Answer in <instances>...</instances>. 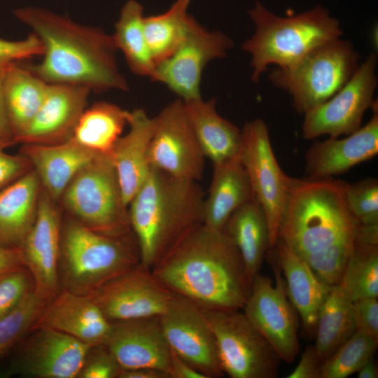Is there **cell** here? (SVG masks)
<instances>
[{"label": "cell", "mask_w": 378, "mask_h": 378, "mask_svg": "<svg viewBox=\"0 0 378 378\" xmlns=\"http://www.w3.org/2000/svg\"><path fill=\"white\" fill-rule=\"evenodd\" d=\"M372 110L371 119L346 137H329L313 144L305 155L309 177L330 178L342 174L377 155L378 104Z\"/></svg>", "instance_id": "cell-21"}, {"label": "cell", "mask_w": 378, "mask_h": 378, "mask_svg": "<svg viewBox=\"0 0 378 378\" xmlns=\"http://www.w3.org/2000/svg\"><path fill=\"white\" fill-rule=\"evenodd\" d=\"M278 265L284 276L289 300L299 314L305 331L316 332L320 307L330 286L321 281L307 263L283 241L274 245Z\"/></svg>", "instance_id": "cell-25"}, {"label": "cell", "mask_w": 378, "mask_h": 378, "mask_svg": "<svg viewBox=\"0 0 378 378\" xmlns=\"http://www.w3.org/2000/svg\"><path fill=\"white\" fill-rule=\"evenodd\" d=\"M143 10L136 1H127L121 9L112 37L133 73L158 82L157 65L144 34Z\"/></svg>", "instance_id": "cell-31"}, {"label": "cell", "mask_w": 378, "mask_h": 378, "mask_svg": "<svg viewBox=\"0 0 378 378\" xmlns=\"http://www.w3.org/2000/svg\"><path fill=\"white\" fill-rule=\"evenodd\" d=\"M241 134L239 159L254 197L265 211L272 248L278 239L291 177L281 169L276 160L269 130L263 120L247 122L241 129Z\"/></svg>", "instance_id": "cell-10"}, {"label": "cell", "mask_w": 378, "mask_h": 378, "mask_svg": "<svg viewBox=\"0 0 378 378\" xmlns=\"http://www.w3.org/2000/svg\"><path fill=\"white\" fill-rule=\"evenodd\" d=\"M358 378H377L378 370L374 358L365 363L357 372Z\"/></svg>", "instance_id": "cell-50"}, {"label": "cell", "mask_w": 378, "mask_h": 378, "mask_svg": "<svg viewBox=\"0 0 378 378\" xmlns=\"http://www.w3.org/2000/svg\"><path fill=\"white\" fill-rule=\"evenodd\" d=\"M130 115V111L115 104L97 102L84 110L71 138L92 151L110 154L128 125Z\"/></svg>", "instance_id": "cell-33"}, {"label": "cell", "mask_w": 378, "mask_h": 378, "mask_svg": "<svg viewBox=\"0 0 378 378\" xmlns=\"http://www.w3.org/2000/svg\"><path fill=\"white\" fill-rule=\"evenodd\" d=\"M378 340L358 331L344 342L321 365V378H345L374 358Z\"/></svg>", "instance_id": "cell-37"}, {"label": "cell", "mask_w": 378, "mask_h": 378, "mask_svg": "<svg viewBox=\"0 0 378 378\" xmlns=\"http://www.w3.org/2000/svg\"><path fill=\"white\" fill-rule=\"evenodd\" d=\"M121 368L104 344L90 349L80 378H118Z\"/></svg>", "instance_id": "cell-41"}, {"label": "cell", "mask_w": 378, "mask_h": 378, "mask_svg": "<svg viewBox=\"0 0 378 378\" xmlns=\"http://www.w3.org/2000/svg\"><path fill=\"white\" fill-rule=\"evenodd\" d=\"M160 319L172 351L206 378L224 375L214 334L200 307L174 294Z\"/></svg>", "instance_id": "cell-15"}, {"label": "cell", "mask_w": 378, "mask_h": 378, "mask_svg": "<svg viewBox=\"0 0 378 378\" xmlns=\"http://www.w3.org/2000/svg\"><path fill=\"white\" fill-rule=\"evenodd\" d=\"M97 153L72 138L56 144H24L20 149V154L29 159L36 172L42 188L56 202L74 177Z\"/></svg>", "instance_id": "cell-23"}, {"label": "cell", "mask_w": 378, "mask_h": 378, "mask_svg": "<svg viewBox=\"0 0 378 378\" xmlns=\"http://www.w3.org/2000/svg\"><path fill=\"white\" fill-rule=\"evenodd\" d=\"M168 290L201 309L240 310L251 291L242 258L223 230L201 224L150 270Z\"/></svg>", "instance_id": "cell-1"}, {"label": "cell", "mask_w": 378, "mask_h": 378, "mask_svg": "<svg viewBox=\"0 0 378 378\" xmlns=\"http://www.w3.org/2000/svg\"><path fill=\"white\" fill-rule=\"evenodd\" d=\"M32 330V335L13 359L6 374L35 378L78 377L91 346L48 327H37Z\"/></svg>", "instance_id": "cell-17"}, {"label": "cell", "mask_w": 378, "mask_h": 378, "mask_svg": "<svg viewBox=\"0 0 378 378\" xmlns=\"http://www.w3.org/2000/svg\"><path fill=\"white\" fill-rule=\"evenodd\" d=\"M30 276L24 267L0 275V318L11 312L34 288Z\"/></svg>", "instance_id": "cell-40"}, {"label": "cell", "mask_w": 378, "mask_h": 378, "mask_svg": "<svg viewBox=\"0 0 378 378\" xmlns=\"http://www.w3.org/2000/svg\"><path fill=\"white\" fill-rule=\"evenodd\" d=\"M86 296L111 322H115L160 316L174 294L158 281L150 269L139 263Z\"/></svg>", "instance_id": "cell-16"}, {"label": "cell", "mask_w": 378, "mask_h": 378, "mask_svg": "<svg viewBox=\"0 0 378 378\" xmlns=\"http://www.w3.org/2000/svg\"><path fill=\"white\" fill-rule=\"evenodd\" d=\"M183 102L188 119L206 158L215 164L239 155L241 129L218 113L215 99L205 101L200 97Z\"/></svg>", "instance_id": "cell-28"}, {"label": "cell", "mask_w": 378, "mask_h": 378, "mask_svg": "<svg viewBox=\"0 0 378 378\" xmlns=\"http://www.w3.org/2000/svg\"><path fill=\"white\" fill-rule=\"evenodd\" d=\"M62 226L56 202L42 188L34 223L20 249L34 290L48 302L62 290L59 276Z\"/></svg>", "instance_id": "cell-18"}, {"label": "cell", "mask_w": 378, "mask_h": 378, "mask_svg": "<svg viewBox=\"0 0 378 378\" xmlns=\"http://www.w3.org/2000/svg\"><path fill=\"white\" fill-rule=\"evenodd\" d=\"M204 201L197 181L150 167L128 205L144 267L151 270L184 235L203 224Z\"/></svg>", "instance_id": "cell-3"}, {"label": "cell", "mask_w": 378, "mask_h": 378, "mask_svg": "<svg viewBox=\"0 0 378 378\" xmlns=\"http://www.w3.org/2000/svg\"><path fill=\"white\" fill-rule=\"evenodd\" d=\"M353 300L341 284L331 286L317 318L314 344L323 360L356 331Z\"/></svg>", "instance_id": "cell-32"}, {"label": "cell", "mask_w": 378, "mask_h": 378, "mask_svg": "<svg viewBox=\"0 0 378 378\" xmlns=\"http://www.w3.org/2000/svg\"><path fill=\"white\" fill-rule=\"evenodd\" d=\"M23 267L20 248L0 246V275Z\"/></svg>", "instance_id": "cell-48"}, {"label": "cell", "mask_w": 378, "mask_h": 378, "mask_svg": "<svg viewBox=\"0 0 378 378\" xmlns=\"http://www.w3.org/2000/svg\"><path fill=\"white\" fill-rule=\"evenodd\" d=\"M377 57L369 55L349 80L329 99L304 114L302 136L308 140L323 135L337 138L349 135L362 125L368 109L377 104Z\"/></svg>", "instance_id": "cell-11"}, {"label": "cell", "mask_w": 378, "mask_h": 378, "mask_svg": "<svg viewBox=\"0 0 378 378\" xmlns=\"http://www.w3.org/2000/svg\"><path fill=\"white\" fill-rule=\"evenodd\" d=\"M10 146L0 141V188L12 183L32 169V165L24 155H11L4 149Z\"/></svg>", "instance_id": "cell-44"}, {"label": "cell", "mask_w": 378, "mask_h": 378, "mask_svg": "<svg viewBox=\"0 0 378 378\" xmlns=\"http://www.w3.org/2000/svg\"><path fill=\"white\" fill-rule=\"evenodd\" d=\"M90 91L84 86L48 84L41 107L18 144H56L71 139Z\"/></svg>", "instance_id": "cell-20"}, {"label": "cell", "mask_w": 378, "mask_h": 378, "mask_svg": "<svg viewBox=\"0 0 378 378\" xmlns=\"http://www.w3.org/2000/svg\"><path fill=\"white\" fill-rule=\"evenodd\" d=\"M344 200L348 210L361 226H378V180L367 178L344 183Z\"/></svg>", "instance_id": "cell-38"}, {"label": "cell", "mask_w": 378, "mask_h": 378, "mask_svg": "<svg viewBox=\"0 0 378 378\" xmlns=\"http://www.w3.org/2000/svg\"><path fill=\"white\" fill-rule=\"evenodd\" d=\"M148 160L150 167L178 178L198 181L202 177L205 155L178 99L155 117Z\"/></svg>", "instance_id": "cell-13"}, {"label": "cell", "mask_w": 378, "mask_h": 378, "mask_svg": "<svg viewBox=\"0 0 378 378\" xmlns=\"http://www.w3.org/2000/svg\"><path fill=\"white\" fill-rule=\"evenodd\" d=\"M48 327L88 344H104L112 327L99 307L88 296L62 290L48 303L34 328Z\"/></svg>", "instance_id": "cell-22"}, {"label": "cell", "mask_w": 378, "mask_h": 378, "mask_svg": "<svg viewBox=\"0 0 378 378\" xmlns=\"http://www.w3.org/2000/svg\"><path fill=\"white\" fill-rule=\"evenodd\" d=\"M48 85V83L21 62L11 63L6 66L5 102L15 144L41 107Z\"/></svg>", "instance_id": "cell-30"}, {"label": "cell", "mask_w": 378, "mask_h": 378, "mask_svg": "<svg viewBox=\"0 0 378 378\" xmlns=\"http://www.w3.org/2000/svg\"><path fill=\"white\" fill-rule=\"evenodd\" d=\"M323 360L314 345L307 346L295 369L286 378H321Z\"/></svg>", "instance_id": "cell-45"}, {"label": "cell", "mask_w": 378, "mask_h": 378, "mask_svg": "<svg viewBox=\"0 0 378 378\" xmlns=\"http://www.w3.org/2000/svg\"><path fill=\"white\" fill-rule=\"evenodd\" d=\"M171 351L169 374L170 378H206L186 361Z\"/></svg>", "instance_id": "cell-47"}, {"label": "cell", "mask_w": 378, "mask_h": 378, "mask_svg": "<svg viewBox=\"0 0 378 378\" xmlns=\"http://www.w3.org/2000/svg\"><path fill=\"white\" fill-rule=\"evenodd\" d=\"M14 15L43 46L42 61L24 65L47 83L84 86L97 92L128 90L118 68L112 35L41 8H20Z\"/></svg>", "instance_id": "cell-2"}, {"label": "cell", "mask_w": 378, "mask_h": 378, "mask_svg": "<svg viewBox=\"0 0 378 378\" xmlns=\"http://www.w3.org/2000/svg\"><path fill=\"white\" fill-rule=\"evenodd\" d=\"M153 125V118L144 109L133 110L128 121L129 132L117 140L110 153L127 206L150 169L148 153Z\"/></svg>", "instance_id": "cell-24"}, {"label": "cell", "mask_w": 378, "mask_h": 378, "mask_svg": "<svg viewBox=\"0 0 378 378\" xmlns=\"http://www.w3.org/2000/svg\"><path fill=\"white\" fill-rule=\"evenodd\" d=\"M232 46L228 36L220 31H209L193 18L178 47L157 64L158 82L167 85L183 102L200 98L205 66L211 60L226 57Z\"/></svg>", "instance_id": "cell-14"}, {"label": "cell", "mask_w": 378, "mask_h": 378, "mask_svg": "<svg viewBox=\"0 0 378 378\" xmlns=\"http://www.w3.org/2000/svg\"><path fill=\"white\" fill-rule=\"evenodd\" d=\"M191 0H176L164 13L144 18L147 44L156 64L169 57L186 37L193 17L187 10Z\"/></svg>", "instance_id": "cell-35"}, {"label": "cell", "mask_w": 378, "mask_h": 378, "mask_svg": "<svg viewBox=\"0 0 378 378\" xmlns=\"http://www.w3.org/2000/svg\"><path fill=\"white\" fill-rule=\"evenodd\" d=\"M71 218L99 233L132 232L111 154L98 153L71 181L60 199Z\"/></svg>", "instance_id": "cell-8"}, {"label": "cell", "mask_w": 378, "mask_h": 378, "mask_svg": "<svg viewBox=\"0 0 378 378\" xmlns=\"http://www.w3.org/2000/svg\"><path fill=\"white\" fill-rule=\"evenodd\" d=\"M104 344L121 369L153 368L169 375L171 351L160 316L112 322Z\"/></svg>", "instance_id": "cell-19"}, {"label": "cell", "mask_w": 378, "mask_h": 378, "mask_svg": "<svg viewBox=\"0 0 378 378\" xmlns=\"http://www.w3.org/2000/svg\"><path fill=\"white\" fill-rule=\"evenodd\" d=\"M354 300L378 296V235L358 229L340 283Z\"/></svg>", "instance_id": "cell-34"}, {"label": "cell", "mask_w": 378, "mask_h": 378, "mask_svg": "<svg viewBox=\"0 0 378 378\" xmlns=\"http://www.w3.org/2000/svg\"><path fill=\"white\" fill-rule=\"evenodd\" d=\"M6 66H0V141L11 146L15 143L8 118L4 97V74Z\"/></svg>", "instance_id": "cell-46"}, {"label": "cell", "mask_w": 378, "mask_h": 378, "mask_svg": "<svg viewBox=\"0 0 378 378\" xmlns=\"http://www.w3.org/2000/svg\"><path fill=\"white\" fill-rule=\"evenodd\" d=\"M356 236L302 258L316 276L331 286L340 283Z\"/></svg>", "instance_id": "cell-39"}, {"label": "cell", "mask_w": 378, "mask_h": 378, "mask_svg": "<svg viewBox=\"0 0 378 378\" xmlns=\"http://www.w3.org/2000/svg\"><path fill=\"white\" fill-rule=\"evenodd\" d=\"M140 263L133 232L99 233L71 218L62 226L59 276L62 290L87 295Z\"/></svg>", "instance_id": "cell-6"}, {"label": "cell", "mask_w": 378, "mask_h": 378, "mask_svg": "<svg viewBox=\"0 0 378 378\" xmlns=\"http://www.w3.org/2000/svg\"><path fill=\"white\" fill-rule=\"evenodd\" d=\"M48 302L33 288L11 312L0 318V361L32 330Z\"/></svg>", "instance_id": "cell-36"}, {"label": "cell", "mask_w": 378, "mask_h": 378, "mask_svg": "<svg viewBox=\"0 0 378 378\" xmlns=\"http://www.w3.org/2000/svg\"><path fill=\"white\" fill-rule=\"evenodd\" d=\"M118 378H170L164 371L153 368L121 369Z\"/></svg>", "instance_id": "cell-49"}, {"label": "cell", "mask_w": 378, "mask_h": 378, "mask_svg": "<svg viewBox=\"0 0 378 378\" xmlns=\"http://www.w3.org/2000/svg\"><path fill=\"white\" fill-rule=\"evenodd\" d=\"M43 51L41 41L34 33L20 41L0 38V66L21 62L34 56L43 55Z\"/></svg>", "instance_id": "cell-42"}, {"label": "cell", "mask_w": 378, "mask_h": 378, "mask_svg": "<svg viewBox=\"0 0 378 378\" xmlns=\"http://www.w3.org/2000/svg\"><path fill=\"white\" fill-rule=\"evenodd\" d=\"M345 181L291 177L278 240L300 258L354 238L358 224L344 200Z\"/></svg>", "instance_id": "cell-4"}, {"label": "cell", "mask_w": 378, "mask_h": 378, "mask_svg": "<svg viewBox=\"0 0 378 378\" xmlns=\"http://www.w3.org/2000/svg\"><path fill=\"white\" fill-rule=\"evenodd\" d=\"M274 272L275 284L266 276L255 275L242 309L281 360L290 363L300 350L297 312L288 299L279 265H274Z\"/></svg>", "instance_id": "cell-12"}, {"label": "cell", "mask_w": 378, "mask_h": 378, "mask_svg": "<svg viewBox=\"0 0 378 378\" xmlns=\"http://www.w3.org/2000/svg\"><path fill=\"white\" fill-rule=\"evenodd\" d=\"M41 189L33 168L0 188V246L20 248L34 223Z\"/></svg>", "instance_id": "cell-26"}, {"label": "cell", "mask_w": 378, "mask_h": 378, "mask_svg": "<svg viewBox=\"0 0 378 378\" xmlns=\"http://www.w3.org/2000/svg\"><path fill=\"white\" fill-rule=\"evenodd\" d=\"M223 230L237 248L252 283L271 248L267 218L256 198L254 197L236 209Z\"/></svg>", "instance_id": "cell-29"}, {"label": "cell", "mask_w": 378, "mask_h": 378, "mask_svg": "<svg viewBox=\"0 0 378 378\" xmlns=\"http://www.w3.org/2000/svg\"><path fill=\"white\" fill-rule=\"evenodd\" d=\"M352 311L356 331L378 340L377 298H363L354 300Z\"/></svg>", "instance_id": "cell-43"}, {"label": "cell", "mask_w": 378, "mask_h": 378, "mask_svg": "<svg viewBox=\"0 0 378 378\" xmlns=\"http://www.w3.org/2000/svg\"><path fill=\"white\" fill-rule=\"evenodd\" d=\"M359 60L353 44L340 37L316 47L290 66L275 67L269 80L286 91L295 110L304 114L337 92L354 74Z\"/></svg>", "instance_id": "cell-7"}, {"label": "cell", "mask_w": 378, "mask_h": 378, "mask_svg": "<svg viewBox=\"0 0 378 378\" xmlns=\"http://www.w3.org/2000/svg\"><path fill=\"white\" fill-rule=\"evenodd\" d=\"M202 309L214 336L224 374L232 378H274L281 360L239 310Z\"/></svg>", "instance_id": "cell-9"}, {"label": "cell", "mask_w": 378, "mask_h": 378, "mask_svg": "<svg viewBox=\"0 0 378 378\" xmlns=\"http://www.w3.org/2000/svg\"><path fill=\"white\" fill-rule=\"evenodd\" d=\"M248 15L255 30L241 49L251 55L254 83L270 65L290 66L316 47L343 34L338 20L321 5L282 17L257 1Z\"/></svg>", "instance_id": "cell-5"}, {"label": "cell", "mask_w": 378, "mask_h": 378, "mask_svg": "<svg viewBox=\"0 0 378 378\" xmlns=\"http://www.w3.org/2000/svg\"><path fill=\"white\" fill-rule=\"evenodd\" d=\"M254 197L239 156L214 164L209 193L203 205V224L223 230L230 215Z\"/></svg>", "instance_id": "cell-27"}]
</instances>
